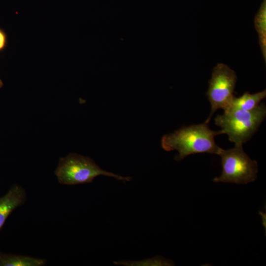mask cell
<instances>
[{
	"label": "cell",
	"instance_id": "7",
	"mask_svg": "<svg viewBox=\"0 0 266 266\" xmlns=\"http://www.w3.org/2000/svg\"><path fill=\"white\" fill-rule=\"evenodd\" d=\"M46 262L43 259L0 252V266H42Z\"/></svg>",
	"mask_w": 266,
	"mask_h": 266
},
{
	"label": "cell",
	"instance_id": "2",
	"mask_svg": "<svg viewBox=\"0 0 266 266\" xmlns=\"http://www.w3.org/2000/svg\"><path fill=\"white\" fill-rule=\"evenodd\" d=\"M266 116V106L262 103L251 110L229 108L215 118L216 126L228 135L230 141L243 144L257 131Z\"/></svg>",
	"mask_w": 266,
	"mask_h": 266
},
{
	"label": "cell",
	"instance_id": "10",
	"mask_svg": "<svg viewBox=\"0 0 266 266\" xmlns=\"http://www.w3.org/2000/svg\"><path fill=\"white\" fill-rule=\"evenodd\" d=\"M115 265L124 266H172L173 263L168 260H166L162 257H155L145 260L138 261H120L118 262H114Z\"/></svg>",
	"mask_w": 266,
	"mask_h": 266
},
{
	"label": "cell",
	"instance_id": "9",
	"mask_svg": "<svg viewBox=\"0 0 266 266\" xmlns=\"http://www.w3.org/2000/svg\"><path fill=\"white\" fill-rule=\"evenodd\" d=\"M255 28L258 33L260 46L266 62V0H263L254 18Z\"/></svg>",
	"mask_w": 266,
	"mask_h": 266
},
{
	"label": "cell",
	"instance_id": "5",
	"mask_svg": "<svg viewBox=\"0 0 266 266\" xmlns=\"http://www.w3.org/2000/svg\"><path fill=\"white\" fill-rule=\"evenodd\" d=\"M236 72L228 66L218 64L213 69L206 92L210 103L211 112L204 123H208L215 112L222 108L224 111L230 107L237 82Z\"/></svg>",
	"mask_w": 266,
	"mask_h": 266
},
{
	"label": "cell",
	"instance_id": "4",
	"mask_svg": "<svg viewBox=\"0 0 266 266\" xmlns=\"http://www.w3.org/2000/svg\"><path fill=\"white\" fill-rule=\"evenodd\" d=\"M218 155L221 158L222 172L214 182L246 184L257 177V162L252 160L244 151L242 144H235L234 148H222Z\"/></svg>",
	"mask_w": 266,
	"mask_h": 266
},
{
	"label": "cell",
	"instance_id": "3",
	"mask_svg": "<svg viewBox=\"0 0 266 266\" xmlns=\"http://www.w3.org/2000/svg\"><path fill=\"white\" fill-rule=\"evenodd\" d=\"M55 174L60 184L66 185L91 183L100 175L123 182L132 180L131 177H124L103 170L90 158L75 153L60 158Z\"/></svg>",
	"mask_w": 266,
	"mask_h": 266
},
{
	"label": "cell",
	"instance_id": "1",
	"mask_svg": "<svg viewBox=\"0 0 266 266\" xmlns=\"http://www.w3.org/2000/svg\"><path fill=\"white\" fill-rule=\"evenodd\" d=\"M224 133L222 130L210 129L204 123L183 127L173 133L165 134L161 140V146L166 151L176 150L178 154L175 160L180 161L188 155L201 153L218 155L222 148L217 146L215 136Z\"/></svg>",
	"mask_w": 266,
	"mask_h": 266
},
{
	"label": "cell",
	"instance_id": "6",
	"mask_svg": "<svg viewBox=\"0 0 266 266\" xmlns=\"http://www.w3.org/2000/svg\"><path fill=\"white\" fill-rule=\"evenodd\" d=\"M26 193L20 186L13 185L8 192L0 198V232L7 217L26 200Z\"/></svg>",
	"mask_w": 266,
	"mask_h": 266
},
{
	"label": "cell",
	"instance_id": "8",
	"mask_svg": "<svg viewBox=\"0 0 266 266\" xmlns=\"http://www.w3.org/2000/svg\"><path fill=\"white\" fill-rule=\"evenodd\" d=\"M266 97V90L253 94L245 92L239 97H234L229 108L251 110L257 107Z\"/></svg>",
	"mask_w": 266,
	"mask_h": 266
},
{
	"label": "cell",
	"instance_id": "11",
	"mask_svg": "<svg viewBox=\"0 0 266 266\" xmlns=\"http://www.w3.org/2000/svg\"><path fill=\"white\" fill-rule=\"evenodd\" d=\"M6 43V36L4 33L0 30V50L3 48Z\"/></svg>",
	"mask_w": 266,
	"mask_h": 266
},
{
	"label": "cell",
	"instance_id": "12",
	"mask_svg": "<svg viewBox=\"0 0 266 266\" xmlns=\"http://www.w3.org/2000/svg\"><path fill=\"white\" fill-rule=\"evenodd\" d=\"M3 85V83L1 80L0 79V88H1Z\"/></svg>",
	"mask_w": 266,
	"mask_h": 266
}]
</instances>
